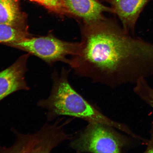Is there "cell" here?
Instances as JSON below:
<instances>
[{
    "instance_id": "6da1fadb",
    "label": "cell",
    "mask_w": 153,
    "mask_h": 153,
    "mask_svg": "<svg viewBox=\"0 0 153 153\" xmlns=\"http://www.w3.org/2000/svg\"><path fill=\"white\" fill-rule=\"evenodd\" d=\"M79 25L81 41L68 64L75 75L111 88L153 75V42L113 18Z\"/></svg>"
},
{
    "instance_id": "7a4b0ae2",
    "label": "cell",
    "mask_w": 153,
    "mask_h": 153,
    "mask_svg": "<svg viewBox=\"0 0 153 153\" xmlns=\"http://www.w3.org/2000/svg\"><path fill=\"white\" fill-rule=\"evenodd\" d=\"M71 71L63 68L60 74L53 72L50 94L37 102L38 107L47 111V121L52 122L59 116L73 117L88 123L106 124L133 137L135 133L128 126L111 119L76 90L69 79Z\"/></svg>"
},
{
    "instance_id": "3957f363",
    "label": "cell",
    "mask_w": 153,
    "mask_h": 153,
    "mask_svg": "<svg viewBox=\"0 0 153 153\" xmlns=\"http://www.w3.org/2000/svg\"><path fill=\"white\" fill-rule=\"evenodd\" d=\"M121 132L106 124L88 123L83 129L73 134L69 146L79 153H119L129 150L137 141H139Z\"/></svg>"
},
{
    "instance_id": "277c9868",
    "label": "cell",
    "mask_w": 153,
    "mask_h": 153,
    "mask_svg": "<svg viewBox=\"0 0 153 153\" xmlns=\"http://www.w3.org/2000/svg\"><path fill=\"white\" fill-rule=\"evenodd\" d=\"M62 120L58 118L53 124L45 123L34 134H26L11 128L16 140L10 147L0 146V153L51 152L64 141L72 138L73 134L67 133L64 129L69 121L61 124Z\"/></svg>"
},
{
    "instance_id": "5b68a950",
    "label": "cell",
    "mask_w": 153,
    "mask_h": 153,
    "mask_svg": "<svg viewBox=\"0 0 153 153\" xmlns=\"http://www.w3.org/2000/svg\"><path fill=\"white\" fill-rule=\"evenodd\" d=\"M79 42H70L59 39L52 34L39 37L31 36L9 46L22 50L39 57L50 64L60 62L68 64L67 57L73 56Z\"/></svg>"
},
{
    "instance_id": "8992f818",
    "label": "cell",
    "mask_w": 153,
    "mask_h": 153,
    "mask_svg": "<svg viewBox=\"0 0 153 153\" xmlns=\"http://www.w3.org/2000/svg\"><path fill=\"white\" fill-rule=\"evenodd\" d=\"M62 16L73 18L78 24H87L104 18L105 13L114 14L111 7L98 0H62Z\"/></svg>"
},
{
    "instance_id": "52a82bcc",
    "label": "cell",
    "mask_w": 153,
    "mask_h": 153,
    "mask_svg": "<svg viewBox=\"0 0 153 153\" xmlns=\"http://www.w3.org/2000/svg\"><path fill=\"white\" fill-rule=\"evenodd\" d=\"M29 54L19 57L14 64L0 72V102L16 92L30 90L25 78Z\"/></svg>"
},
{
    "instance_id": "ba28073f",
    "label": "cell",
    "mask_w": 153,
    "mask_h": 153,
    "mask_svg": "<svg viewBox=\"0 0 153 153\" xmlns=\"http://www.w3.org/2000/svg\"><path fill=\"white\" fill-rule=\"evenodd\" d=\"M111 6L114 14L119 18L122 27L134 35L137 20L146 5L151 0H105Z\"/></svg>"
},
{
    "instance_id": "9c48e42d",
    "label": "cell",
    "mask_w": 153,
    "mask_h": 153,
    "mask_svg": "<svg viewBox=\"0 0 153 153\" xmlns=\"http://www.w3.org/2000/svg\"><path fill=\"white\" fill-rule=\"evenodd\" d=\"M0 24L28 30L27 17L21 10L19 0H0Z\"/></svg>"
},
{
    "instance_id": "30bf717a",
    "label": "cell",
    "mask_w": 153,
    "mask_h": 153,
    "mask_svg": "<svg viewBox=\"0 0 153 153\" xmlns=\"http://www.w3.org/2000/svg\"><path fill=\"white\" fill-rule=\"evenodd\" d=\"M31 36L28 30L0 24V43L9 46Z\"/></svg>"
},
{
    "instance_id": "8fae6325",
    "label": "cell",
    "mask_w": 153,
    "mask_h": 153,
    "mask_svg": "<svg viewBox=\"0 0 153 153\" xmlns=\"http://www.w3.org/2000/svg\"><path fill=\"white\" fill-rule=\"evenodd\" d=\"M135 84L133 88L134 92L153 108V88L149 85L145 78H141Z\"/></svg>"
},
{
    "instance_id": "7c38bea8",
    "label": "cell",
    "mask_w": 153,
    "mask_h": 153,
    "mask_svg": "<svg viewBox=\"0 0 153 153\" xmlns=\"http://www.w3.org/2000/svg\"><path fill=\"white\" fill-rule=\"evenodd\" d=\"M39 4L51 12L62 16V0H30Z\"/></svg>"
},
{
    "instance_id": "4fadbf2b",
    "label": "cell",
    "mask_w": 153,
    "mask_h": 153,
    "mask_svg": "<svg viewBox=\"0 0 153 153\" xmlns=\"http://www.w3.org/2000/svg\"><path fill=\"white\" fill-rule=\"evenodd\" d=\"M150 139L147 143V147L145 152V153L153 152V122L150 131Z\"/></svg>"
}]
</instances>
